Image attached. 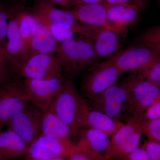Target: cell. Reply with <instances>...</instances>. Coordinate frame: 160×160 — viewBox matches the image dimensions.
Wrapping results in <instances>:
<instances>
[{
    "label": "cell",
    "instance_id": "e575fe53",
    "mask_svg": "<svg viewBox=\"0 0 160 160\" xmlns=\"http://www.w3.org/2000/svg\"><path fill=\"white\" fill-rule=\"evenodd\" d=\"M82 4H89L95 3H101L104 2V0H77Z\"/></svg>",
    "mask_w": 160,
    "mask_h": 160
},
{
    "label": "cell",
    "instance_id": "b9f144b4",
    "mask_svg": "<svg viewBox=\"0 0 160 160\" xmlns=\"http://www.w3.org/2000/svg\"><path fill=\"white\" fill-rule=\"evenodd\" d=\"M3 127L0 126V132L2 131V130Z\"/></svg>",
    "mask_w": 160,
    "mask_h": 160
},
{
    "label": "cell",
    "instance_id": "8d00e7d4",
    "mask_svg": "<svg viewBox=\"0 0 160 160\" xmlns=\"http://www.w3.org/2000/svg\"><path fill=\"white\" fill-rule=\"evenodd\" d=\"M24 160H32L30 159L24 157ZM46 160H68V158H55L50 159Z\"/></svg>",
    "mask_w": 160,
    "mask_h": 160
},
{
    "label": "cell",
    "instance_id": "f1b7e54d",
    "mask_svg": "<svg viewBox=\"0 0 160 160\" xmlns=\"http://www.w3.org/2000/svg\"><path fill=\"white\" fill-rule=\"evenodd\" d=\"M141 147L148 152L152 160H160V143L147 141Z\"/></svg>",
    "mask_w": 160,
    "mask_h": 160
},
{
    "label": "cell",
    "instance_id": "d4e9b609",
    "mask_svg": "<svg viewBox=\"0 0 160 160\" xmlns=\"http://www.w3.org/2000/svg\"><path fill=\"white\" fill-rule=\"evenodd\" d=\"M141 124L143 133L148 141L160 143V118L144 119Z\"/></svg>",
    "mask_w": 160,
    "mask_h": 160
},
{
    "label": "cell",
    "instance_id": "e0dca14e",
    "mask_svg": "<svg viewBox=\"0 0 160 160\" xmlns=\"http://www.w3.org/2000/svg\"><path fill=\"white\" fill-rule=\"evenodd\" d=\"M32 12L48 26L58 23H67L77 27L84 25L77 20L70 10L58 9L47 0H37Z\"/></svg>",
    "mask_w": 160,
    "mask_h": 160
},
{
    "label": "cell",
    "instance_id": "4316f807",
    "mask_svg": "<svg viewBox=\"0 0 160 160\" xmlns=\"http://www.w3.org/2000/svg\"><path fill=\"white\" fill-rule=\"evenodd\" d=\"M140 40L143 44L146 45L160 44V26L151 28L144 32Z\"/></svg>",
    "mask_w": 160,
    "mask_h": 160
},
{
    "label": "cell",
    "instance_id": "8fae6325",
    "mask_svg": "<svg viewBox=\"0 0 160 160\" xmlns=\"http://www.w3.org/2000/svg\"><path fill=\"white\" fill-rule=\"evenodd\" d=\"M43 114L44 112L30 102L6 126L30 146L42 135Z\"/></svg>",
    "mask_w": 160,
    "mask_h": 160
},
{
    "label": "cell",
    "instance_id": "484cf974",
    "mask_svg": "<svg viewBox=\"0 0 160 160\" xmlns=\"http://www.w3.org/2000/svg\"><path fill=\"white\" fill-rule=\"evenodd\" d=\"M135 74L144 79L160 84V58L150 66Z\"/></svg>",
    "mask_w": 160,
    "mask_h": 160
},
{
    "label": "cell",
    "instance_id": "ab89813d",
    "mask_svg": "<svg viewBox=\"0 0 160 160\" xmlns=\"http://www.w3.org/2000/svg\"><path fill=\"white\" fill-rule=\"evenodd\" d=\"M0 56L2 57L3 58L5 59L6 60V61H7V59H6V57H5L4 56V55H3V53H2V52H1V51H0Z\"/></svg>",
    "mask_w": 160,
    "mask_h": 160
},
{
    "label": "cell",
    "instance_id": "7402d4cb",
    "mask_svg": "<svg viewBox=\"0 0 160 160\" xmlns=\"http://www.w3.org/2000/svg\"><path fill=\"white\" fill-rule=\"evenodd\" d=\"M124 124L120 120L112 118L89 106L83 128L97 129L105 132L111 138Z\"/></svg>",
    "mask_w": 160,
    "mask_h": 160
},
{
    "label": "cell",
    "instance_id": "d590c367",
    "mask_svg": "<svg viewBox=\"0 0 160 160\" xmlns=\"http://www.w3.org/2000/svg\"><path fill=\"white\" fill-rule=\"evenodd\" d=\"M147 0H134V4L142 9L146 6Z\"/></svg>",
    "mask_w": 160,
    "mask_h": 160
},
{
    "label": "cell",
    "instance_id": "277c9868",
    "mask_svg": "<svg viewBox=\"0 0 160 160\" xmlns=\"http://www.w3.org/2000/svg\"><path fill=\"white\" fill-rule=\"evenodd\" d=\"M117 53L87 71L81 84V93L89 100L117 82L123 74L115 63Z\"/></svg>",
    "mask_w": 160,
    "mask_h": 160
},
{
    "label": "cell",
    "instance_id": "9a60e30c",
    "mask_svg": "<svg viewBox=\"0 0 160 160\" xmlns=\"http://www.w3.org/2000/svg\"><path fill=\"white\" fill-rule=\"evenodd\" d=\"M107 8L109 26L118 34L125 33L136 22L141 10L134 4L110 5L107 3Z\"/></svg>",
    "mask_w": 160,
    "mask_h": 160
},
{
    "label": "cell",
    "instance_id": "cb8c5ba5",
    "mask_svg": "<svg viewBox=\"0 0 160 160\" xmlns=\"http://www.w3.org/2000/svg\"><path fill=\"white\" fill-rule=\"evenodd\" d=\"M8 27V17L7 8L0 0V51L7 59L8 62L13 60L6 51L7 34Z\"/></svg>",
    "mask_w": 160,
    "mask_h": 160
},
{
    "label": "cell",
    "instance_id": "5bb4252c",
    "mask_svg": "<svg viewBox=\"0 0 160 160\" xmlns=\"http://www.w3.org/2000/svg\"><path fill=\"white\" fill-rule=\"evenodd\" d=\"M76 136L78 139L75 144L79 151L105 158L110 141L108 135L97 129L82 128Z\"/></svg>",
    "mask_w": 160,
    "mask_h": 160
},
{
    "label": "cell",
    "instance_id": "8992f818",
    "mask_svg": "<svg viewBox=\"0 0 160 160\" xmlns=\"http://www.w3.org/2000/svg\"><path fill=\"white\" fill-rule=\"evenodd\" d=\"M92 109L120 120L128 105V92L125 79L116 82L89 100H85Z\"/></svg>",
    "mask_w": 160,
    "mask_h": 160
},
{
    "label": "cell",
    "instance_id": "52a82bcc",
    "mask_svg": "<svg viewBox=\"0 0 160 160\" xmlns=\"http://www.w3.org/2000/svg\"><path fill=\"white\" fill-rule=\"evenodd\" d=\"M29 103L24 83L18 77L0 86V126H7Z\"/></svg>",
    "mask_w": 160,
    "mask_h": 160
},
{
    "label": "cell",
    "instance_id": "6da1fadb",
    "mask_svg": "<svg viewBox=\"0 0 160 160\" xmlns=\"http://www.w3.org/2000/svg\"><path fill=\"white\" fill-rule=\"evenodd\" d=\"M88 109L85 99L78 92L73 78L64 77L62 86L50 110L68 125L76 136L84 127Z\"/></svg>",
    "mask_w": 160,
    "mask_h": 160
},
{
    "label": "cell",
    "instance_id": "74e56055",
    "mask_svg": "<svg viewBox=\"0 0 160 160\" xmlns=\"http://www.w3.org/2000/svg\"><path fill=\"white\" fill-rule=\"evenodd\" d=\"M15 2L13 4L17 5H22L23 2H25L26 0H14Z\"/></svg>",
    "mask_w": 160,
    "mask_h": 160
},
{
    "label": "cell",
    "instance_id": "ac0fdd59",
    "mask_svg": "<svg viewBox=\"0 0 160 160\" xmlns=\"http://www.w3.org/2000/svg\"><path fill=\"white\" fill-rule=\"evenodd\" d=\"M29 146L9 129L0 132V154L5 160L17 159L28 154Z\"/></svg>",
    "mask_w": 160,
    "mask_h": 160
},
{
    "label": "cell",
    "instance_id": "d6986e66",
    "mask_svg": "<svg viewBox=\"0 0 160 160\" xmlns=\"http://www.w3.org/2000/svg\"><path fill=\"white\" fill-rule=\"evenodd\" d=\"M58 44L49 26L38 20L32 32L30 48L32 55L38 53H55Z\"/></svg>",
    "mask_w": 160,
    "mask_h": 160
},
{
    "label": "cell",
    "instance_id": "836d02e7",
    "mask_svg": "<svg viewBox=\"0 0 160 160\" xmlns=\"http://www.w3.org/2000/svg\"><path fill=\"white\" fill-rule=\"evenodd\" d=\"M106 2L110 5L134 4V0H106Z\"/></svg>",
    "mask_w": 160,
    "mask_h": 160
},
{
    "label": "cell",
    "instance_id": "603a6c76",
    "mask_svg": "<svg viewBox=\"0 0 160 160\" xmlns=\"http://www.w3.org/2000/svg\"><path fill=\"white\" fill-rule=\"evenodd\" d=\"M38 21V19L32 12L27 11L24 8L21 10L19 20L20 32L23 40L30 48L32 32Z\"/></svg>",
    "mask_w": 160,
    "mask_h": 160
},
{
    "label": "cell",
    "instance_id": "ffe728a7",
    "mask_svg": "<svg viewBox=\"0 0 160 160\" xmlns=\"http://www.w3.org/2000/svg\"><path fill=\"white\" fill-rule=\"evenodd\" d=\"M119 34L111 29H96L91 39L98 58H109L116 53L119 46Z\"/></svg>",
    "mask_w": 160,
    "mask_h": 160
},
{
    "label": "cell",
    "instance_id": "d6a6232c",
    "mask_svg": "<svg viewBox=\"0 0 160 160\" xmlns=\"http://www.w3.org/2000/svg\"><path fill=\"white\" fill-rule=\"evenodd\" d=\"M68 160H107L105 158L92 156L78 151L68 158Z\"/></svg>",
    "mask_w": 160,
    "mask_h": 160
},
{
    "label": "cell",
    "instance_id": "1f68e13d",
    "mask_svg": "<svg viewBox=\"0 0 160 160\" xmlns=\"http://www.w3.org/2000/svg\"><path fill=\"white\" fill-rule=\"evenodd\" d=\"M47 1L53 4L62 6L69 10L74 9L78 6L82 4L77 0H47Z\"/></svg>",
    "mask_w": 160,
    "mask_h": 160
},
{
    "label": "cell",
    "instance_id": "30bf717a",
    "mask_svg": "<svg viewBox=\"0 0 160 160\" xmlns=\"http://www.w3.org/2000/svg\"><path fill=\"white\" fill-rule=\"evenodd\" d=\"M160 58V51L153 46L143 44L117 52L115 63L123 73H136Z\"/></svg>",
    "mask_w": 160,
    "mask_h": 160
},
{
    "label": "cell",
    "instance_id": "ba28073f",
    "mask_svg": "<svg viewBox=\"0 0 160 160\" xmlns=\"http://www.w3.org/2000/svg\"><path fill=\"white\" fill-rule=\"evenodd\" d=\"M62 72L55 53H38L32 55L26 62L20 65L15 76L24 79L49 80L64 77Z\"/></svg>",
    "mask_w": 160,
    "mask_h": 160
},
{
    "label": "cell",
    "instance_id": "7c38bea8",
    "mask_svg": "<svg viewBox=\"0 0 160 160\" xmlns=\"http://www.w3.org/2000/svg\"><path fill=\"white\" fill-rule=\"evenodd\" d=\"M78 151L75 143L71 139H59L41 135L29 146L25 158L32 160L68 158Z\"/></svg>",
    "mask_w": 160,
    "mask_h": 160
},
{
    "label": "cell",
    "instance_id": "f546056e",
    "mask_svg": "<svg viewBox=\"0 0 160 160\" xmlns=\"http://www.w3.org/2000/svg\"><path fill=\"white\" fill-rule=\"evenodd\" d=\"M158 118H160V94L149 109H147L144 117V119Z\"/></svg>",
    "mask_w": 160,
    "mask_h": 160
},
{
    "label": "cell",
    "instance_id": "7bdbcfd3",
    "mask_svg": "<svg viewBox=\"0 0 160 160\" xmlns=\"http://www.w3.org/2000/svg\"><path fill=\"white\" fill-rule=\"evenodd\" d=\"M158 2L159 5H160V0H158Z\"/></svg>",
    "mask_w": 160,
    "mask_h": 160
},
{
    "label": "cell",
    "instance_id": "f35d334b",
    "mask_svg": "<svg viewBox=\"0 0 160 160\" xmlns=\"http://www.w3.org/2000/svg\"><path fill=\"white\" fill-rule=\"evenodd\" d=\"M150 46H153V47H155L157 49H159L160 51V44H158V45H150Z\"/></svg>",
    "mask_w": 160,
    "mask_h": 160
},
{
    "label": "cell",
    "instance_id": "44dd1931",
    "mask_svg": "<svg viewBox=\"0 0 160 160\" xmlns=\"http://www.w3.org/2000/svg\"><path fill=\"white\" fill-rule=\"evenodd\" d=\"M41 135L59 139H71L75 136L71 128L51 110L44 112Z\"/></svg>",
    "mask_w": 160,
    "mask_h": 160
},
{
    "label": "cell",
    "instance_id": "9c48e42d",
    "mask_svg": "<svg viewBox=\"0 0 160 160\" xmlns=\"http://www.w3.org/2000/svg\"><path fill=\"white\" fill-rule=\"evenodd\" d=\"M64 80V76L49 80L24 79L23 82L30 102L44 112L51 109Z\"/></svg>",
    "mask_w": 160,
    "mask_h": 160
},
{
    "label": "cell",
    "instance_id": "5b68a950",
    "mask_svg": "<svg viewBox=\"0 0 160 160\" xmlns=\"http://www.w3.org/2000/svg\"><path fill=\"white\" fill-rule=\"evenodd\" d=\"M143 132L141 122L132 117L112 137L105 158L120 160L139 147Z\"/></svg>",
    "mask_w": 160,
    "mask_h": 160
},
{
    "label": "cell",
    "instance_id": "60d3db41",
    "mask_svg": "<svg viewBox=\"0 0 160 160\" xmlns=\"http://www.w3.org/2000/svg\"><path fill=\"white\" fill-rule=\"evenodd\" d=\"M0 160H5L2 157V156L1 154H0Z\"/></svg>",
    "mask_w": 160,
    "mask_h": 160
},
{
    "label": "cell",
    "instance_id": "4dcf8cb0",
    "mask_svg": "<svg viewBox=\"0 0 160 160\" xmlns=\"http://www.w3.org/2000/svg\"><path fill=\"white\" fill-rule=\"evenodd\" d=\"M120 160H152L148 152L142 147L132 152Z\"/></svg>",
    "mask_w": 160,
    "mask_h": 160
},
{
    "label": "cell",
    "instance_id": "83f0119b",
    "mask_svg": "<svg viewBox=\"0 0 160 160\" xmlns=\"http://www.w3.org/2000/svg\"><path fill=\"white\" fill-rule=\"evenodd\" d=\"M14 77L9 63L0 56V86L6 84Z\"/></svg>",
    "mask_w": 160,
    "mask_h": 160
},
{
    "label": "cell",
    "instance_id": "7a4b0ae2",
    "mask_svg": "<svg viewBox=\"0 0 160 160\" xmlns=\"http://www.w3.org/2000/svg\"><path fill=\"white\" fill-rule=\"evenodd\" d=\"M55 54L65 76L72 78L99 59L92 39L83 37L59 43Z\"/></svg>",
    "mask_w": 160,
    "mask_h": 160
},
{
    "label": "cell",
    "instance_id": "3957f363",
    "mask_svg": "<svg viewBox=\"0 0 160 160\" xmlns=\"http://www.w3.org/2000/svg\"><path fill=\"white\" fill-rule=\"evenodd\" d=\"M128 92V111L140 122L147 109L160 94V84L152 82L135 73L125 79Z\"/></svg>",
    "mask_w": 160,
    "mask_h": 160
},
{
    "label": "cell",
    "instance_id": "2e32d148",
    "mask_svg": "<svg viewBox=\"0 0 160 160\" xmlns=\"http://www.w3.org/2000/svg\"><path fill=\"white\" fill-rule=\"evenodd\" d=\"M69 10L78 21L86 26L112 30L108 23L106 2L95 4H82Z\"/></svg>",
    "mask_w": 160,
    "mask_h": 160
},
{
    "label": "cell",
    "instance_id": "4fadbf2b",
    "mask_svg": "<svg viewBox=\"0 0 160 160\" xmlns=\"http://www.w3.org/2000/svg\"><path fill=\"white\" fill-rule=\"evenodd\" d=\"M6 8L8 27L6 51L20 65H23L32 55L31 49L22 38L19 29L20 13L24 7L22 5H12Z\"/></svg>",
    "mask_w": 160,
    "mask_h": 160
}]
</instances>
